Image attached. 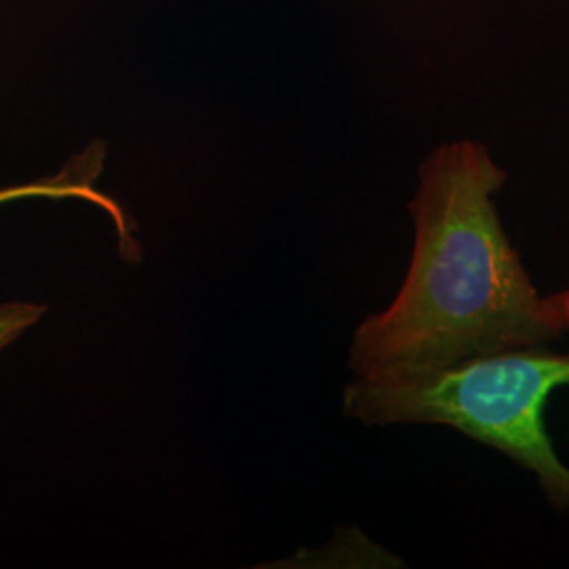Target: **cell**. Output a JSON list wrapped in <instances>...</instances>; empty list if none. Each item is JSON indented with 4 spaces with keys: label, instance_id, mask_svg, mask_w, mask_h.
Wrapping results in <instances>:
<instances>
[{
    "label": "cell",
    "instance_id": "obj_2",
    "mask_svg": "<svg viewBox=\"0 0 569 569\" xmlns=\"http://www.w3.org/2000/svg\"><path fill=\"white\" fill-rule=\"evenodd\" d=\"M566 385L569 355L529 346L428 371L352 378L345 388V413L366 427L456 428L533 472L550 507L566 512L569 468L545 425L550 392Z\"/></svg>",
    "mask_w": 569,
    "mask_h": 569
},
{
    "label": "cell",
    "instance_id": "obj_5",
    "mask_svg": "<svg viewBox=\"0 0 569 569\" xmlns=\"http://www.w3.org/2000/svg\"><path fill=\"white\" fill-rule=\"evenodd\" d=\"M542 315L550 329H555L559 336L569 331V289L542 298Z\"/></svg>",
    "mask_w": 569,
    "mask_h": 569
},
{
    "label": "cell",
    "instance_id": "obj_1",
    "mask_svg": "<svg viewBox=\"0 0 569 569\" xmlns=\"http://www.w3.org/2000/svg\"><path fill=\"white\" fill-rule=\"evenodd\" d=\"M505 183L488 146L470 138L441 143L422 161L406 281L357 327L348 350L355 378L428 371L559 338L500 222L496 194Z\"/></svg>",
    "mask_w": 569,
    "mask_h": 569
},
{
    "label": "cell",
    "instance_id": "obj_4",
    "mask_svg": "<svg viewBox=\"0 0 569 569\" xmlns=\"http://www.w3.org/2000/svg\"><path fill=\"white\" fill-rule=\"evenodd\" d=\"M47 306L37 302H2L0 305V352L16 345L26 331L41 323Z\"/></svg>",
    "mask_w": 569,
    "mask_h": 569
},
{
    "label": "cell",
    "instance_id": "obj_3",
    "mask_svg": "<svg viewBox=\"0 0 569 569\" xmlns=\"http://www.w3.org/2000/svg\"><path fill=\"white\" fill-rule=\"evenodd\" d=\"M106 163V146L103 142H91L79 154L70 157L56 176L39 178L32 182L11 183L0 186V207L7 203H18L28 199H49V201H84L102 209L103 213L112 220L117 232V244L122 260L140 262L143 251L142 244L136 237V222L129 213L98 190V180L102 176Z\"/></svg>",
    "mask_w": 569,
    "mask_h": 569
}]
</instances>
